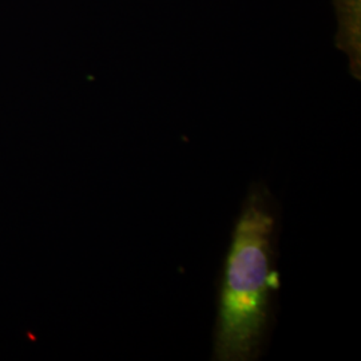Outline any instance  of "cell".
<instances>
[{"label":"cell","instance_id":"1","mask_svg":"<svg viewBox=\"0 0 361 361\" xmlns=\"http://www.w3.org/2000/svg\"><path fill=\"white\" fill-rule=\"evenodd\" d=\"M279 232L276 198L264 182L252 183L219 277L213 360H257L267 347L280 290Z\"/></svg>","mask_w":361,"mask_h":361},{"label":"cell","instance_id":"2","mask_svg":"<svg viewBox=\"0 0 361 361\" xmlns=\"http://www.w3.org/2000/svg\"><path fill=\"white\" fill-rule=\"evenodd\" d=\"M336 15L335 46L348 58L352 77L361 79V0H332Z\"/></svg>","mask_w":361,"mask_h":361}]
</instances>
